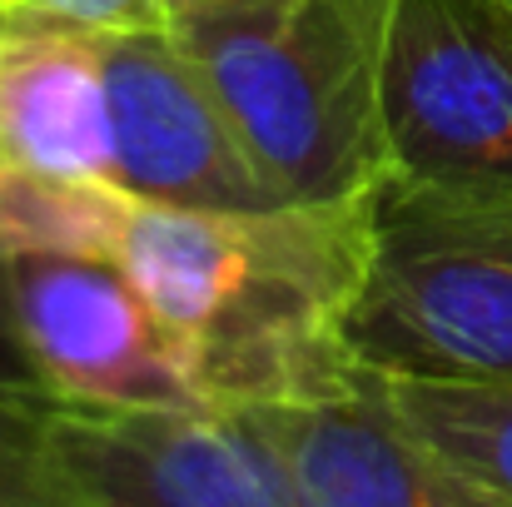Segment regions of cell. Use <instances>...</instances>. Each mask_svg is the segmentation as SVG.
<instances>
[{
	"label": "cell",
	"instance_id": "obj_4",
	"mask_svg": "<svg viewBox=\"0 0 512 507\" xmlns=\"http://www.w3.org/2000/svg\"><path fill=\"white\" fill-rule=\"evenodd\" d=\"M378 130L398 184L512 194V0H393Z\"/></svg>",
	"mask_w": 512,
	"mask_h": 507
},
{
	"label": "cell",
	"instance_id": "obj_2",
	"mask_svg": "<svg viewBox=\"0 0 512 507\" xmlns=\"http://www.w3.org/2000/svg\"><path fill=\"white\" fill-rule=\"evenodd\" d=\"M393 0H165V30L284 204L383 179L378 75Z\"/></svg>",
	"mask_w": 512,
	"mask_h": 507
},
{
	"label": "cell",
	"instance_id": "obj_3",
	"mask_svg": "<svg viewBox=\"0 0 512 507\" xmlns=\"http://www.w3.org/2000/svg\"><path fill=\"white\" fill-rule=\"evenodd\" d=\"M378 378L512 388V194L368 189V269L348 314Z\"/></svg>",
	"mask_w": 512,
	"mask_h": 507
},
{
	"label": "cell",
	"instance_id": "obj_9",
	"mask_svg": "<svg viewBox=\"0 0 512 507\" xmlns=\"http://www.w3.org/2000/svg\"><path fill=\"white\" fill-rule=\"evenodd\" d=\"M264 413L304 507H512L403 428L368 368L343 393Z\"/></svg>",
	"mask_w": 512,
	"mask_h": 507
},
{
	"label": "cell",
	"instance_id": "obj_5",
	"mask_svg": "<svg viewBox=\"0 0 512 507\" xmlns=\"http://www.w3.org/2000/svg\"><path fill=\"white\" fill-rule=\"evenodd\" d=\"M10 314L20 348L55 408H194L189 343L105 259L10 254Z\"/></svg>",
	"mask_w": 512,
	"mask_h": 507
},
{
	"label": "cell",
	"instance_id": "obj_10",
	"mask_svg": "<svg viewBox=\"0 0 512 507\" xmlns=\"http://www.w3.org/2000/svg\"><path fill=\"white\" fill-rule=\"evenodd\" d=\"M383 393L403 428H413L433 453H443L473 483L512 503V388L383 378Z\"/></svg>",
	"mask_w": 512,
	"mask_h": 507
},
{
	"label": "cell",
	"instance_id": "obj_13",
	"mask_svg": "<svg viewBox=\"0 0 512 507\" xmlns=\"http://www.w3.org/2000/svg\"><path fill=\"white\" fill-rule=\"evenodd\" d=\"M0 403H30V408H55L50 393L40 388L20 334H15V314H10V254L0 249Z\"/></svg>",
	"mask_w": 512,
	"mask_h": 507
},
{
	"label": "cell",
	"instance_id": "obj_8",
	"mask_svg": "<svg viewBox=\"0 0 512 507\" xmlns=\"http://www.w3.org/2000/svg\"><path fill=\"white\" fill-rule=\"evenodd\" d=\"M0 169L110 184L105 30L0 0Z\"/></svg>",
	"mask_w": 512,
	"mask_h": 507
},
{
	"label": "cell",
	"instance_id": "obj_1",
	"mask_svg": "<svg viewBox=\"0 0 512 507\" xmlns=\"http://www.w3.org/2000/svg\"><path fill=\"white\" fill-rule=\"evenodd\" d=\"M0 249L115 264L189 343L204 403L289 408L363 378L348 314L368 269V189L334 204L179 209L0 169Z\"/></svg>",
	"mask_w": 512,
	"mask_h": 507
},
{
	"label": "cell",
	"instance_id": "obj_7",
	"mask_svg": "<svg viewBox=\"0 0 512 507\" xmlns=\"http://www.w3.org/2000/svg\"><path fill=\"white\" fill-rule=\"evenodd\" d=\"M105 90L115 130L110 184L130 199L179 209L284 204L165 25L105 35Z\"/></svg>",
	"mask_w": 512,
	"mask_h": 507
},
{
	"label": "cell",
	"instance_id": "obj_6",
	"mask_svg": "<svg viewBox=\"0 0 512 507\" xmlns=\"http://www.w3.org/2000/svg\"><path fill=\"white\" fill-rule=\"evenodd\" d=\"M50 438L100 507H304L264 408H50Z\"/></svg>",
	"mask_w": 512,
	"mask_h": 507
},
{
	"label": "cell",
	"instance_id": "obj_12",
	"mask_svg": "<svg viewBox=\"0 0 512 507\" xmlns=\"http://www.w3.org/2000/svg\"><path fill=\"white\" fill-rule=\"evenodd\" d=\"M10 5H25V10H40V15H60V20L105 30V35L110 30L165 25V0H10Z\"/></svg>",
	"mask_w": 512,
	"mask_h": 507
},
{
	"label": "cell",
	"instance_id": "obj_11",
	"mask_svg": "<svg viewBox=\"0 0 512 507\" xmlns=\"http://www.w3.org/2000/svg\"><path fill=\"white\" fill-rule=\"evenodd\" d=\"M0 507H100L50 438V408L0 403Z\"/></svg>",
	"mask_w": 512,
	"mask_h": 507
}]
</instances>
